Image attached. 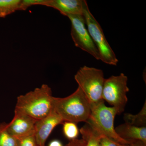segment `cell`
Returning <instances> with one entry per match:
<instances>
[{"label":"cell","instance_id":"obj_1","mask_svg":"<svg viewBox=\"0 0 146 146\" xmlns=\"http://www.w3.org/2000/svg\"><path fill=\"white\" fill-rule=\"evenodd\" d=\"M51 89L48 85L42 84L39 88L17 98L14 112L28 115L35 119H41L53 110Z\"/></svg>","mask_w":146,"mask_h":146},{"label":"cell","instance_id":"obj_2","mask_svg":"<svg viewBox=\"0 0 146 146\" xmlns=\"http://www.w3.org/2000/svg\"><path fill=\"white\" fill-rule=\"evenodd\" d=\"M53 109L63 122H87L91 113V104L81 89L65 98L53 97Z\"/></svg>","mask_w":146,"mask_h":146},{"label":"cell","instance_id":"obj_3","mask_svg":"<svg viewBox=\"0 0 146 146\" xmlns=\"http://www.w3.org/2000/svg\"><path fill=\"white\" fill-rule=\"evenodd\" d=\"M117 111L115 108L107 107L104 101L91 106V113L86 123L89 124L102 135L123 145L131 143L133 141L124 140L117 133L114 127V120Z\"/></svg>","mask_w":146,"mask_h":146},{"label":"cell","instance_id":"obj_4","mask_svg":"<svg viewBox=\"0 0 146 146\" xmlns=\"http://www.w3.org/2000/svg\"><path fill=\"white\" fill-rule=\"evenodd\" d=\"M74 78L91 106L104 101L102 94L105 79L102 70L84 66L77 72Z\"/></svg>","mask_w":146,"mask_h":146},{"label":"cell","instance_id":"obj_5","mask_svg":"<svg viewBox=\"0 0 146 146\" xmlns=\"http://www.w3.org/2000/svg\"><path fill=\"white\" fill-rule=\"evenodd\" d=\"M83 15L89 34L99 52L100 60L108 65L116 66L119 60L108 42L102 27L91 13L85 0L84 1Z\"/></svg>","mask_w":146,"mask_h":146},{"label":"cell","instance_id":"obj_6","mask_svg":"<svg viewBox=\"0 0 146 146\" xmlns=\"http://www.w3.org/2000/svg\"><path fill=\"white\" fill-rule=\"evenodd\" d=\"M127 81V76L123 73L119 76H112L105 80L102 98L115 108L117 115L124 112L127 102V93L129 90Z\"/></svg>","mask_w":146,"mask_h":146},{"label":"cell","instance_id":"obj_7","mask_svg":"<svg viewBox=\"0 0 146 146\" xmlns=\"http://www.w3.org/2000/svg\"><path fill=\"white\" fill-rule=\"evenodd\" d=\"M67 17L71 22V36L76 46L100 60L98 50L86 27L83 15H69Z\"/></svg>","mask_w":146,"mask_h":146},{"label":"cell","instance_id":"obj_8","mask_svg":"<svg viewBox=\"0 0 146 146\" xmlns=\"http://www.w3.org/2000/svg\"><path fill=\"white\" fill-rule=\"evenodd\" d=\"M37 120L22 113L14 112L13 119L7 123L9 133L15 138L35 135Z\"/></svg>","mask_w":146,"mask_h":146},{"label":"cell","instance_id":"obj_9","mask_svg":"<svg viewBox=\"0 0 146 146\" xmlns=\"http://www.w3.org/2000/svg\"><path fill=\"white\" fill-rule=\"evenodd\" d=\"M63 122L53 109L49 115L37 121L34 135L37 146H45L46 141L54 128Z\"/></svg>","mask_w":146,"mask_h":146},{"label":"cell","instance_id":"obj_10","mask_svg":"<svg viewBox=\"0 0 146 146\" xmlns=\"http://www.w3.org/2000/svg\"><path fill=\"white\" fill-rule=\"evenodd\" d=\"M84 0H48L46 6L58 10L62 15H83Z\"/></svg>","mask_w":146,"mask_h":146},{"label":"cell","instance_id":"obj_11","mask_svg":"<svg viewBox=\"0 0 146 146\" xmlns=\"http://www.w3.org/2000/svg\"><path fill=\"white\" fill-rule=\"evenodd\" d=\"M115 129L118 135L124 140L141 141L146 144V127H139L125 123L118 126Z\"/></svg>","mask_w":146,"mask_h":146},{"label":"cell","instance_id":"obj_12","mask_svg":"<svg viewBox=\"0 0 146 146\" xmlns=\"http://www.w3.org/2000/svg\"><path fill=\"white\" fill-rule=\"evenodd\" d=\"M82 138L85 141L84 146H99L102 135L89 124L86 123L80 129Z\"/></svg>","mask_w":146,"mask_h":146},{"label":"cell","instance_id":"obj_13","mask_svg":"<svg viewBox=\"0 0 146 146\" xmlns=\"http://www.w3.org/2000/svg\"><path fill=\"white\" fill-rule=\"evenodd\" d=\"M124 120L125 123L135 126L142 127H145L146 123V103L145 102L143 107L141 111L136 115H133L129 113L124 115Z\"/></svg>","mask_w":146,"mask_h":146},{"label":"cell","instance_id":"obj_14","mask_svg":"<svg viewBox=\"0 0 146 146\" xmlns=\"http://www.w3.org/2000/svg\"><path fill=\"white\" fill-rule=\"evenodd\" d=\"M21 0H0V18L19 10Z\"/></svg>","mask_w":146,"mask_h":146},{"label":"cell","instance_id":"obj_15","mask_svg":"<svg viewBox=\"0 0 146 146\" xmlns=\"http://www.w3.org/2000/svg\"><path fill=\"white\" fill-rule=\"evenodd\" d=\"M0 146H17L16 138L9 132L7 123H0Z\"/></svg>","mask_w":146,"mask_h":146},{"label":"cell","instance_id":"obj_16","mask_svg":"<svg viewBox=\"0 0 146 146\" xmlns=\"http://www.w3.org/2000/svg\"><path fill=\"white\" fill-rule=\"evenodd\" d=\"M63 124V132L65 137L70 141L77 139L79 130L76 123L65 121Z\"/></svg>","mask_w":146,"mask_h":146},{"label":"cell","instance_id":"obj_17","mask_svg":"<svg viewBox=\"0 0 146 146\" xmlns=\"http://www.w3.org/2000/svg\"><path fill=\"white\" fill-rule=\"evenodd\" d=\"M48 0H21L19 10H25L35 5H46Z\"/></svg>","mask_w":146,"mask_h":146},{"label":"cell","instance_id":"obj_18","mask_svg":"<svg viewBox=\"0 0 146 146\" xmlns=\"http://www.w3.org/2000/svg\"><path fill=\"white\" fill-rule=\"evenodd\" d=\"M17 146H37L34 135L16 138Z\"/></svg>","mask_w":146,"mask_h":146},{"label":"cell","instance_id":"obj_19","mask_svg":"<svg viewBox=\"0 0 146 146\" xmlns=\"http://www.w3.org/2000/svg\"><path fill=\"white\" fill-rule=\"evenodd\" d=\"M118 144L106 136H102L100 139L99 146H118Z\"/></svg>","mask_w":146,"mask_h":146},{"label":"cell","instance_id":"obj_20","mask_svg":"<svg viewBox=\"0 0 146 146\" xmlns=\"http://www.w3.org/2000/svg\"><path fill=\"white\" fill-rule=\"evenodd\" d=\"M85 141L84 139H77L70 141L65 146H84Z\"/></svg>","mask_w":146,"mask_h":146},{"label":"cell","instance_id":"obj_21","mask_svg":"<svg viewBox=\"0 0 146 146\" xmlns=\"http://www.w3.org/2000/svg\"><path fill=\"white\" fill-rule=\"evenodd\" d=\"M118 146H146V144L141 141H136L132 142L131 143L123 145L118 143Z\"/></svg>","mask_w":146,"mask_h":146},{"label":"cell","instance_id":"obj_22","mask_svg":"<svg viewBox=\"0 0 146 146\" xmlns=\"http://www.w3.org/2000/svg\"><path fill=\"white\" fill-rule=\"evenodd\" d=\"M48 146H63L60 141L57 140H54L51 141Z\"/></svg>","mask_w":146,"mask_h":146}]
</instances>
